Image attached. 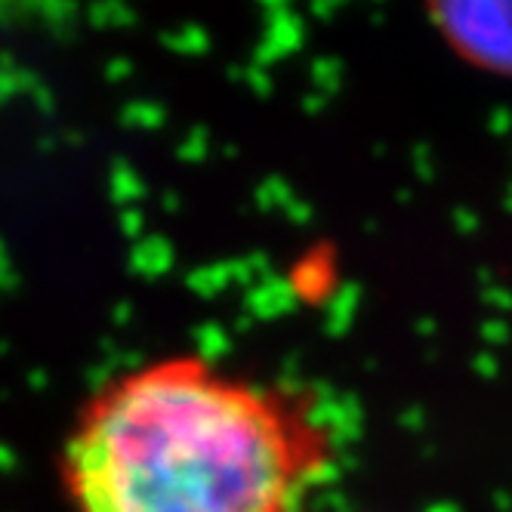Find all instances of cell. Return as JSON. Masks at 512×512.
Here are the masks:
<instances>
[{"label": "cell", "mask_w": 512, "mask_h": 512, "mask_svg": "<svg viewBox=\"0 0 512 512\" xmlns=\"http://www.w3.org/2000/svg\"><path fill=\"white\" fill-rule=\"evenodd\" d=\"M327 426L284 392L167 358L93 395L65 445L75 512H312Z\"/></svg>", "instance_id": "6da1fadb"}, {"label": "cell", "mask_w": 512, "mask_h": 512, "mask_svg": "<svg viewBox=\"0 0 512 512\" xmlns=\"http://www.w3.org/2000/svg\"><path fill=\"white\" fill-rule=\"evenodd\" d=\"M429 22L469 68L512 81V0L432 4Z\"/></svg>", "instance_id": "7a4b0ae2"}]
</instances>
